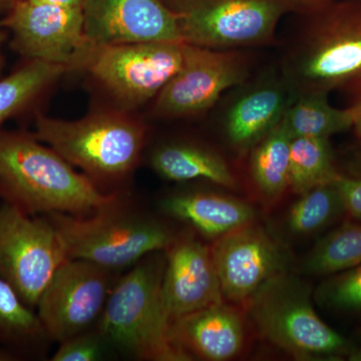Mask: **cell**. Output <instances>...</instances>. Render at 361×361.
Instances as JSON below:
<instances>
[{"label": "cell", "instance_id": "14", "mask_svg": "<svg viewBox=\"0 0 361 361\" xmlns=\"http://www.w3.org/2000/svg\"><path fill=\"white\" fill-rule=\"evenodd\" d=\"M82 11L94 47L182 42L175 16L161 0H84Z\"/></svg>", "mask_w": 361, "mask_h": 361}, {"label": "cell", "instance_id": "31", "mask_svg": "<svg viewBox=\"0 0 361 361\" xmlns=\"http://www.w3.org/2000/svg\"><path fill=\"white\" fill-rule=\"evenodd\" d=\"M291 1L295 6V13H303L327 6L334 0H291Z\"/></svg>", "mask_w": 361, "mask_h": 361}, {"label": "cell", "instance_id": "17", "mask_svg": "<svg viewBox=\"0 0 361 361\" xmlns=\"http://www.w3.org/2000/svg\"><path fill=\"white\" fill-rule=\"evenodd\" d=\"M172 332L192 360H233L245 345V316L239 306L222 300L174 320Z\"/></svg>", "mask_w": 361, "mask_h": 361}, {"label": "cell", "instance_id": "34", "mask_svg": "<svg viewBox=\"0 0 361 361\" xmlns=\"http://www.w3.org/2000/svg\"><path fill=\"white\" fill-rule=\"evenodd\" d=\"M348 360L351 361H361V338L360 344L353 348L348 355Z\"/></svg>", "mask_w": 361, "mask_h": 361}, {"label": "cell", "instance_id": "30", "mask_svg": "<svg viewBox=\"0 0 361 361\" xmlns=\"http://www.w3.org/2000/svg\"><path fill=\"white\" fill-rule=\"evenodd\" d=\"M348 92L350 94L351 99L348 108L350 109L353 118L351 130H353L356 137L361 141V82Z\"/></svg>", "mask_w": 361, "mask_h": 361}, {"label": "cell", "instance_id": "5", "mask_svg": "<svg viewBox=\"0 0 361 361\" xmlns=\"http://www.w3.org/2000/svg\"><path fill=\"white\" fill-rule=\"evenodd\" d=\"M97 187L120 184L139 165L146 145L144 123L122 111L66 121L39 116L35 134Z\"/></svg>", "mask_w": 361, "mask_h": 361}, {"label": "cell", "instance_id": "33", "mask_svg": "<svg viewBox=\"0 0 361 361\" xmlns=\"http://www.w3.org/2000/svg\"><path fill=\"white\" fill-rule=\"evenodd\" d=\"M349 172L353 177H361V148L356 152L349 165Z\"/></svg>", "mask_w": 361, "mask_h": 361}, {"label": "cell", "instance_id": "26", "mask_svg": "<svg viewBox=\"0 0 361 361\" xmlns=\"http://www.w3.org/2000/svg\"><path fill=\"white\" fill-rule=\"evenodd\" d=\"M66 71L61 66L30 61L0 80V123L30 104Z\"/></svg>", "mask_w": 361, "mask_h": 361}, {"label": "cell", "instance_id": "10", "mask_svg": "<svg viewBox=\"0 0 361 361\" xmlns=\"http://www.w3.org/2000/svg\"><path fill=\"white\" fill-rule=\"evenodd\" d=\"M253 59L246 51H218L183 45L179 71L156 97L154 114L180 118L201 115L212 109L227 90L251 78Z\"/></svg>", "mask_w": 361, "mask_h": 361}, {"label": "cell", "instance_id": "4", "mask_svg": "<svg viewBox=\"0 0 361 361\" xmlns=\"http://www.w3.org/2000/svg\"><path fill=\"white\" fill-rule=\"evenodd\" d=\"M68 259L90 261L106 269H130L154 252L165 251L178 233L145 213L123 194L87 216L49 214Z\"/></svg>", "mask_w": 361, "mask_h": 361}, {"label": "cell", "instance_id": "22", "mask_svg": "<svg viewBox=\"0 0 361 361\" xmlns=\"http://www.w3.org/2000/svg\"><path fill=\"white\" fill-rule=\"evenodd\" d=\"M291 137L330 139L332 135L353 129L350 109L332 106L326 94H301L289 106L283 118Z\"/></svg>", "mask_w": 361, "mask_h": 361}, {"label": "cell", "instance_id": "25", "mask_svg": "<svg viewBox=\"0 0 361 361\" xmlns=\"http://www.w3.org/2000/svg\"><path fill=\"white\" fill-rule=\"evenodd\" d=\"M298 196L286 218L288 229L294 234H314L346 215L334 182L312 188Z\"/></svg>", "mask_w": 361, "mask_h": 361}, {"label": "cell", "instance_id": "2", "mask_svg": "<svg viewBox=\"0 0 361 361\" xmlns=\"http://www.w3.org/2000/svg\"><path fill=\"white\" fill-rule=\"evenodd\" d=\"M33 135L0 133V197L30 215L87 216L118 200Z\"/></svg>", "mask_w": 361, "mask_h": 361}, {"label": "cell", "instance_id": "19", "mask_svg": "<svg viewBox=\"0 0 361 361\" xmlns=\"http://www.w3.org/2000/svg\"><path fill=\"white\" fill-rule=\"evenodd\" d=\"M149 164L157 174L172 182L204 180L228 189H235L238 184L236 176L222 156L193 142L163 145L153 152Z\"/></svg>", "mask_w": 361, "mask_h": 361}, {"label": "cell", "instance_id": "27", "mask_svg": "<svg viewBox=\"0 0 361 361\" xmlns=\"http://www.w3.org/2000/svg\"><path fill=\"white\" fill-rule=\"evenodd\" d=\"M316 299L334 310H361V264L325 280L316 291Z\"/></svg>", "mask_w": 361, "mask_h": 361}, {"label": "cell", "instance_id": "29", "mask_svg": "<svg viewBox=\"0 0 361 361\" xmlns=\"http://www.w3.org/2000/svg\"><path fill=\"white\" fill-rule=\"evenodd\" d=\"M334 183L341 194L346 215L361 222V177L339 174Z\"/></svg>", "mask_w": 361, "mask_h": 361}, {"label": "cell", "instance_id": "8", "mask_svg": "<svg viewBox=\"0 0 361 361\" xmlns=\"http://www.w3.org/2000/svg\"><path fill=\"white\" fill-rule=\"evenodd\" d=\"M68 256L56 227L13 204L0 205V278L35 310L40 296Z\"/></svg>", "mask_w": 361, "mask_h": 361}, {"label": "cell", "instance_id": "20", "mask_svg": "<svg viewBox=\"0 0 361 361\" xmlns=\"http://www.w3.org/2000/svg\"><path fill=\"white\" fill-rule=\"evenodd\" d=\"M291 139L282 118L248 153L252 183L265 201H276L289 189Z\"/></svg>", "mask_w": 361, "mask_h": 361}, {"label": "cell", "instance_id": "15", "mask_svg": "<svg viewBox=\"0 0 361 361\" xmlns=\"http://www.w3.org/2000/svg\"><path fill=\"white\" fill-rule=\"evenodd\" d=\"M165 255L161 297L171 322L224 300L212 249L193 232L178 233Z\"/></svg>", "mask_w": 361, "mask_h": 361}, {"label": "cell", "instance_id": "1", "mask_svg": "<svg viewBox=\"0 0 361 361\" xmlns=\"http://www.w3.org/2000/svg\"><path fill=\"white\" fill-rule=\"evenodd\" d=\"M278 66L296 97L350 92L361 82V0H334L297 13Z\"/></svg>", "mask_w": 361, "mask_h": 361}, {"label": "cell", "instance_id": "3", "mask_svg": "<svg viewBox=\"0 0 361 361\" xmlns=\"http://www.w3.org/2000/svg\"><path fill=\"white\" fill-rule=\"evenodd\" d=\"M165 265V251L135 263L116 280L97 323L114 350L135 360H192L176 341L164 307Z\"/></svg>", "mask_w": 361, "mask_h": 361}, {"label": "cell", "instance_id": "21", "mask_svg": "<svg viewBox=\"0 0 361 361\" xmlns=\"http://www.w3.org/2000/svg\"><path fill=\"white\" fill-rule=\"evenodd\" d=\"M49 341L35 310L0 278V346L20 357L23 353H39Z\"/></svg>", "mask_w": 361, "mask_h": 361}, {"label": "cell", "instance_id": "24", "mask_svg": "<svg viewBox=\"0 0 361 361\" xmlns=\"http://www.w3.org/2000/svg\"><path fill=\"white\" fill-rule=\"evenodd\" d=\"M361 264V222H345L323 237L304 260L303 271L332 276Z\"/></svg>", "mask_w": 361, "mask_h": 361}, {"label": "cell", "instance_id": "35", "mask_svg": "<svg viewBox=\"0 0 361 361\" xmlns=\"http://www.w3.org/2000/svg\"><path fill=\"white\" fill-rule=\"evenodd\" d=\"M16 0H0V13H7Z\"/></svg>", "mask_w": 361, "mask_h": 361}, {"label": "cell", "instance_id": "9", "mask_svg": "<svg viewBox=\"0 0 361 361\" xmlns=\"http://www.w3.org/2000/svg\"><path fill=\"white\" fill-rule=\"evenodd\" d=\"M182 42H137L94 47L85 71L126 111L156 99L179 71Z\"/></svg>", "mask_w": 361, "mask_h": 361}, {"label": "cell", "instance_id": "7", "mask_svg": "<svg viewBox=\"0 0 361 361\" xmlns=\"http://www.w3.org/2000/svg\"><path fill=\"white\" fill-rule=\"evenodd\" d=\"M174 14L180 39L218 51L273 44L280 21L295 13L291 0H161Z\"/></svg>", "mask_w": 361, "mask_h": 361}, {"label": "cell", "instance_id": "16", "mask_svg": "<svg viewBox=\"0 0 361 361\" xmlns=\"http://www.w3.org/2000/svg\"><path fill=\"white\" fill-rule=\"evenodd\" d=\"M236 89L223 115V132L230 147L244 156L281 122L297 97L279 68L250 78Z\"/></svg>", "mask_w": 361, "mask_h": 361}, {"label": "cell", "instance_id": "6", "mask_svg": "<svg viewBox=\"0 0 361 361\" xmlns=\"http://www.w3.org/2000/svg\"><path fill=\"white\" fill-rule=\"evenodd\" d=\"M243 308L263 338L297 360H338L353 350L317 314L310 287L289 271L268 280Z\"/></svg>", "mask_w": 361, "mask_h": 361}, {"label": "cell", "instance_id": "36", "mask_svg": "<svg viewBox=\"0 0 361 361\" xmlns=\"http://www.w3.org/2000/svg\"><path fill=\"white\" fill-rule=\"evenodd\" d=\"M4 33H2L1 30H0V49H1V44H2V42H4ZM1 61H2L1 54H0V68H1Z\"/></svg>", "mask_w": 361, "mask_h": 361}, {"label": "cell", "instance_id": "12", "mask_svg": "<svg viewBox=\"0 0 361 361\" xmlns=\"http://www.w3.org/2000/svg\"><path fill=\"white\" fill-rule=\"evenodd\" d=\"M101 266L68 259L45 287L37 313L51 341L61 342L96 326L116 279Z\"/></svg>", "mask_w": 361, "mask_h": 361}, {"label": "cell", "instance_id": "13", "mask_svg": "<svg viewBox=\"0 0 361 361\" xmlns=\"http://www.w3.org/2000/svg\"><path fill=\"white\" fill-rule=\"evenodd\" d=\"M211 249L223 298L239 307L271 278L289 271L287 252L256 222L215 240Z\"/></svg>", "mask_w": 361, "mask_h": 361}, {"label": "cell", "instance_id": "11", "mask_svg": "<svg viewBox=\"0 0 361 361\" xmlns=\"http://www.w3.org/2000/svg\"><path fill=\"white\" fill-rule=\"evenodd\" d=\"M1 23L13 32L16 51L68 71L85 70L94 49L85 32L82 7L16 0Z\"/></svg>", "mask_w": 361, "mask_h": 361}, {"label": "cell", "instance_id": "23", "mask_svg": "<svg viewBox=\"0 0 361 361\" xmlns=\"http://www.w3.org/2000/svg\"><path fill=\"white\" fill-rule=\"evenodd\" d=\"M341 174L334 161L330 139L292 137L289 163V189L300 195L329 184Z\"/></svg>", "mask_w": 361, "mask_h": 361}, {"label": "cell", "instance_id": "32", "mask_svg": "<svg viewBox=\"0 0 361 361\" xmlns=\"http://www.w3.org/2000/svg\"><path fill=\"white\" fill-rule=\"evenodd\" d=\"M30 1L68 7H82L84 4V0H30Z\"/></svg>", "mask_w": 361, "mask_h": 361}, {"label": "cell", "instance_id": "28", "mask_svg": "<svg viewBox=\"0 0 361 361\" xmlns=\"http://www.w3.org/2000/svg\"><path fill=\"white\" fill-rule=\"evenodd\" d=\"M111 348L97 325L59 342L52 361H97L111 355Z\"/></svg>", "mask_w": 361, "mask_h": 361}, {"label": "cell", "instance_id": "18", "mask_svg": "<svg viewBox=\"0 0 361 361\" xmlns=\"http://www.w3.org/2000/svg\"><path fill=\"white\" fill-rule=\"evenodd\" d=\"M160 208L169 217L213 241L256 222L257 217L255 208L245 201L200 190L168 195L161 199Z\"/></svg>", "mask_w": 361, "mask_h": 361}]
</instances>
